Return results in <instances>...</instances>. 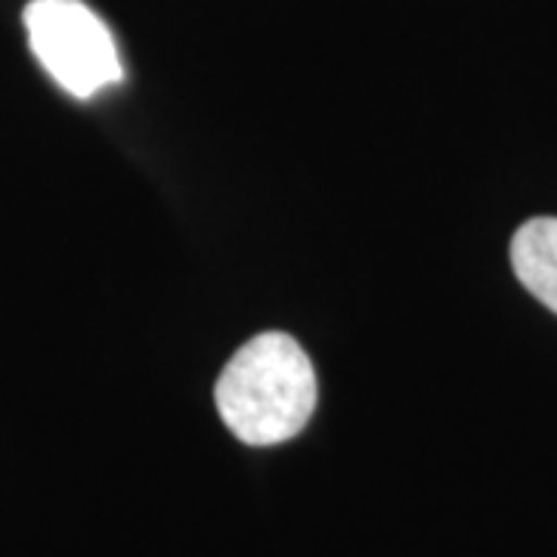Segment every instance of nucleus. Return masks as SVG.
<instances>
[{"mask_svg": "<svg viewBox=\"0 0 557 557\" xmlns=\"http://www.w3.org/2000/svg\"><path fill=\"white\" fill-rule=\"evenodd\" d=\"M317 372L298 341L263 332L220 372L214 399L223 424L248 446L298 437L317 409Z\"/></svg>", "mask_w": 557, "mask_h": 557, "instance_id": "f257e3e1", "label": "nucleus"}, {"mask_svg": "<svg viewBox=\"0 0 557 557\" xmlns=\"http://www.w3.org/2000/svg\"><path fill=\"white\" fill-rule=\"evenodd\" d=\"M22 20L35 57L65 94L90 100L124 75L112 32L87 3L32 0Z\"/></svg>", "mask_w": 557, "mask_h": 557, "instance_id": "f03ea898", "label": "nucleus"}, {"mask_svg": "<svg viewBox=\"0 0 557 557\" xmlns=\"http://www.w3.org/2000/svg\"><path fill=\"white\" fill-rule=\"evenodd\" d=\"M511 267L520 285L557 313V218L523 223L511 239Z\"/></svg>", "mask_w": 557, "mask_h": 557, "instance_id": "7ed1b4c3", "label": "nucleus"}]
</instances>
